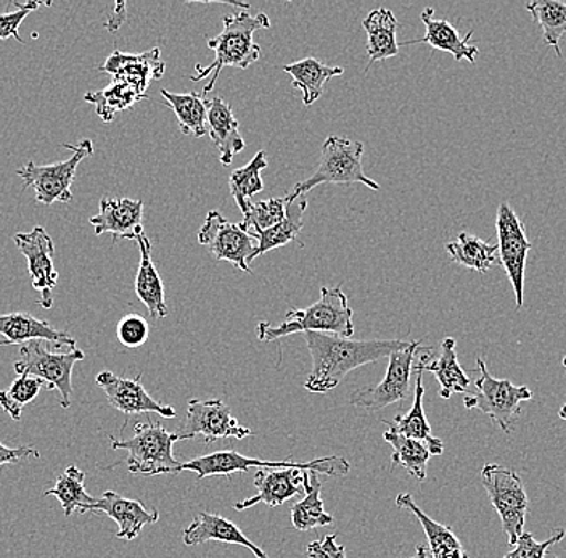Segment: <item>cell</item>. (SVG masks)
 Here are the masks:
<instances>
[{
  "label": "cell",
  "mask_w": 566,
  "mask_h": 558,
  "mask_svg": "<svg viewBox=\"0 0 566 558\" xmlns=\"http://www.w3.org/2000/svg\"><path fill=\"white\" fill-rule=\"evenodd\" d=\"M17 12H7L0 15V41H7V39H15V41L23 44V39L20 36V27L30 13L34 10L41 9L44 6H51V3L31 2L15 3Z\"/></svg>",
  "instance_id": "cell-44"
},
{
  "label": "cell",
  "mask_w": 566,
  "mask_h": 558,
  "mask_svg": "<svg viewBox=\"0 0 566 558\" xmlns=\"http://www.w3.org/2000/svg\"><path fill=\"white\" fill-rule=\"evenodd\" d=\"M495 231L499 239V257L515 293L516 309H522L525 302L526 257L533 245L526 236L522 219L516 217L509 203L499 204Z\"/></svg>",
  "instance_id": "cell-13"
},
{
  "label": "cell",
  "mask_w": 566,
  "mask_h": 558,
  "mask_svg": "<svg viewBox=\"0 0 566 558\" xmlns=\"http://www.w3.org/2000/svg\"><path fill=\"white\" fill-rule=\"evenodd\" d=\"M363 27L367 33V55H369L367 70L374 63L384 62V60L392 59V56L399 54L401 45L396 39L398 20H396L391 10L384 9V7L371 10L369 15L364 19Z\"/></svg>",
  "instance_id": "cell-28"
},
{
  "label": "cell",
  "mask_w": 566,
  "mask_h": 558,
  "mask_svg": "<svg viewBox=\"0 0 566 558\" xmlns=\"http://www.w3.org/2000/svg\"><path fill=\"white\" fill-rule=\"evenodd\" d=\"M446 252L460 266L484 274L493 267L497 260L499 249L497 245L484 242L480 236L460 232L454 242H449L446 245Z\"/></svg>",
  "instance_id": "cell-34"
},
{
  "label": "cell",
  "mask_w": 566,
  "mask_h": 558,
  "mask_svg": "<svg viewBox=\"0 0 566 558\" xmlns=\"http://www.w3.org/2000/svg\"><path fill=\"white\" fill-rule=\"evenodd\" d=\"M222 33L208 38L207 41L208 49L214 52V62L208 66H195L197 73L190 76L192 81H201L211 74L210 81L201 91V97H207L208 92L214 90L226 66L247 70L261 59V48L253 41V34L271 27V20L265 13H250L248 10L229 13L222 19Z\"/></svg>",
  "instance_id": "cell-2"
},
{
  "label": "cell",
  "mask_w": 566,
  "mask_h": 558,
  "mask_svg": "<svg viewBox=\"0 0 566 558\" xmlns=\"http://www.w3.org/2000/svg\"><path fill=\"white\" fill-rule=\"evenodd\" d=\"M18 250L27 257L28 272H30L31 284L35 292L41 293L39 305L44 309H51L53 306L52 289L59 282V272L53 266V254L55 245L51 235L44 228L38 225L31 232H21L13 236Z\"/></svg>",
  "instance_id": "cell-15"
},
{
  "label": "cell",
  "mask_w": 566,
  "mask_h": 558,
  "mask_svg": "<svg viewBox=\"0 0 566 558\" xmlns=\"http://www.w3.org/2000/svg\"><path fill=\"white\" fill-rule=\"evenodd\" d=\"M136 242L140 250L139 271H137L136 277L137 298L144 303L151 317L165 319L168 317L169 309L165 299V285H163L161 277L151 260L150 239L144 232L137 236Z\"/></svg>",
  "instance_id": "cell-25"
},
{
  "label": "cell",
  "mask_w": 566,
  "mask_h": 558,
  "mask_svg": "<svg viewBox=\"0 0 566 558\" xmlns=\"http://www.w3.org/2000/svg\"><path fill=\"white\" fill-rule=\"evenodd\" d=\"M306 556L310 558H346V549L345 546L336 543V535H328L307 544Z\"/></svg>",
  "instance_id": "cell-45"
},
{
  "label": "cell",
  "mask_w": 566,
  "mask_h": 558,
  "mask_svg": "<svg viewBox=\"0 0 566 558\" xmlns=\"http://www.w3.org/2000/svg\"><path fill=\"white\" fill-rule=\"evenodd\" d=\"M86 358L81 349H70L69 352H51L44 341L33 340L20 346V360L13 369L18 376H33L44 381L48 390L60 391V404L63 409L71 406L73 394V367Z\"/></svg>",
  "instance_id": "cell-10"
},
{
  "label": "cell",
  "mask_w": 566,
  "mask_h": 558,
  "mask_svg": "<svg viewBox=\"0 0 566 558\" xmlns=\"http://www.w3.org/2000/svg\"><path fill=\"white\" fill-rule=\"evenodd\" d=\"M28 457L39 459L41 454H39V451L34 450V448H9L0 443V467L6 464H20L23 459Z\"/></svg>",
  "instance_id": "cell-46"
},
{
  "label": "cell",
  "mask_w": 566,
  "mask_h": 558,
  "mask_svg": "<svg viewBox=\"0 0 566 558\" xmlns=\"http://www.w3.org/2000/svg\"><path fill=\"white\" fill-rule=\"evenodd\" d=\"M92 514H105L118 523L116 538L134 540L139 538L142 529L159 520L157 508H147L142 501L126 499L115 491H105L97 503L88 508Z\"/></svg>",
  "instance_id": "cell-18"
},
{
  "label": "cell",
  "mask_w": 566,
  "mask_h": 558,
  "mask_svg": "<svg viewBox=\"0 0 566 558\" xmlns=\"http://www.w3.org/2000/svg\"><path fill=\"white\" fill-rule=\"evenodd\" d=\"M101 72L112 74L113 80L124 81L142 94H147L151 81L161 80L166 72V63L163 62L161 51L158 48L142 54H124L122 51H115L105 60Z\"/></svg>",
  "instance_id": "cell-19"
},
{
  "label": "cell",
  "mask_w": 566,
  "mask_h": 558,
  "mask_svg": "<svg viewBox=\"0 0 566 558\" xmlns=\"http://www.w3.org/2000/svg\"><path fill=\"white\" fill-rule=\"evenodd\" d=\"M396 505L399 508L412 512L417 520L422 525L424 535H427L428 546H430L431 557L433 558H469V554L463 549L458 536L452 531L451 526L441 525L428 517L427 514L416 504L412 494L402 493L396 497Z\"/></svg>",
  "instance_id": "cell-27"
},
{
  "label": "cell",
  "mask_w": 566,
  "mask_h": 558,
  "mask_svg": "<svg viewBox=\"0 0 566 558\" xmlns=\"http://www.w3.org/2000/svg\"><path fill=\"white\" fill-rule=\"evenodd\" d=\"M180 441L192 440V438H205V443H214L224 438L245 440L253 432L247 427L240 425L239 420L232 415V411L221 399H190L187 406V419L182 429L177 432Z\"/></svg>",
  "instance_id": "cell-14"
},
{
  "label": "cell",
  "mask_w": 566,
  "mask_h": 558,
  "mask_svg": "<svg viewBox=\"0 0 566 558\" xmlns=\"http://www.w3.org/2000/svg\"><path fill=\"white\" fill-rule=\"evenodd\" d=\"M303 337L313 359V372L304 388L318 394L334 390L352 370L389 358L409 345L402 340H353L316 331H306Z\"/></svg>",
  "instance_id": "cell-1"
},
{
  "label": "cell",
  "mask_w": 566,
  "mask_h": 558,
  "mask_svg": "<svg viewBox=\"0 0 566 558\" xmlns=\"http://www.w3.org/2000/svg\"><path fill=\"white\" fill-rule=\"evenodd\" d=\"M384 438L395 450L391 455L392 467L399 465L410 476H413L417 482H424L427 480V464L430 461L431 454L422 441L407 438L405 434H399L392 429H388L384 433Z\"/></svg>",
  "instance_id": "cell-36"
},
{
  "label": "cell",
  "mask_w": 566,
  "mask_h": 558,
  "mask_svg": "<svg viewBox=\"0 0 566 558\" xmlns=\"http://www.w3.org/2000/svg\"><path fill=\"white\" fill-rule=\"evenodd\" d=\"M526 10L543 30L544 41L562 56L560 41L566 33V3L558 0H533L526 3Z\"/></svg>",
  "instance_id": "cell-38"
},
{
  "label": "cell",
  "mask_w": 566,
  "mask_h": 558,
  "mask_svg": "<svg viewBox=\"0 0 566 558\" xmlns=\"http://www.w3.org/2000/svg\"><path fill=\"white\" fill-rule=\"evenodd\" d=\"M142 373L136 379H123V377L115 376L109 370L98 373V387L104 390L109 406L116 411L123 412L126 415L155 414L165 417V419H176L177 412L171 406L161 404L157 399L151 398L145 390L144 385L140 383Z\"/></svg>",
  "instance_id": "cell-16"
},
{
  "label": "cell",
  "mask_w": 566,
  "mask_h": 558,
  "mask_svg": "<svg viewBox=\"0 0 566 558\" xmlns=\"http://www.w3.org/2000/svg\"><path fill=\"white\" fill-rule=\"evenodd\" d=\"M0 335L12 345L41 340L53 343L56 348L76 349V340L66 331L59 330L45 320L35 319L28 313L2 314L0 316Z\"/></svg>",
  "instance_id": "cell-23"
},
{
  "label": "cell",
  "mask_w": 566,
  "mask_h": 558,
  "mask_svg": "<svg viewBox=\"0 0 566 558\" xmlns=\"http://www.w3.org/2000/svg\"><path fill=\"white\" fill-rule=\"evenodd\" d=\"M562 364H564V367L566 369V356H565L564 360H562Z\"/></svg>",
  "instance_id": "cell-50"
},
{
  "label": "cell",
  "mask_w": 566,
  "mask_h": 558,
  "mask_svg": "<svg viewBox=\"0 0 566 558\" xmlns=\"http://www.w3.org/2000/svg\"><path fill=\"white\" fill-rule=\"evenodd\" d=\"M198 243L218 261H228L242 272H251L250 264L256 260L258 242L240 224H233L219 211L208 213L207 221L198 232Z\"/></svg>",
  "instance_id": "cell-12"
},
{
  "label": "cell",
  "mask_w": 566,
  "mask_h": 558,
  "mask_svg": "<svg viewBox=\"0 0 566 558\" xmlns=\"http://www.w3.org/2000/svg\"><path fill=\"white\" fill-rule=\"evenodd\" d=\"M42 387H45V383L38 377L18 376L9 390L0 391V408L13 420H20L24 406L34 401L35 397L41 393Z\"/></svg>",
  "instance_id": "cell-41"
},
{
  "label": "cell",
  "mask_w": 566,
  "mask_h": 558,
  "mask_svg": "<svg viewBox=\"0 0 566 558\" xmlns=\"http://www.w3.org/2000/svg\"><path fill=\"white\" fill-rule=\"evenodd\" d=\"M422 341H410L401 351L392 352L389 356L387 376L375 385V387L363 388L354 391L352 404L354 408L364 409V411H381L396 402H405L413 394L410 387V377L413 372V362H416L417 351H419Z\"/></svg>",
  "instance_id": "cell-11"
},
{
  "label": "cell",
  "mask_w": 566,
  "mask_h": 558,
  "mask_svg": "<svg viewBox=\"0 0 566 558\" xmlns=\"http://www.w3.org/2000/svg\"><path fill=\"white\" fill-rule=\"evenodd\" d=\"M304 499L292 507V523L298 531H311L318 526L334 523V515L327 514L321 497L322 482L316 472H303Z\"/></svg>",
  "instance_id": "cell-30"
},
{
  "label": "cell",
  "mask_w": 566,
  "mask_h": 558,
  "mask_svg": "<svg viewBox=\"0 0 566 558\" xmlns=\"http://www.w3.org/2000/svg\"><path fill=\"white\" fill-rule=\"evenodd\" d=\"M407 558H428V550L424 546H417L416 554Z\"/></svg>",
  "instance_id": "cell-47"
},
{
  "label": "cell",
  "mask_w": 566,
  "mask_h": 558,
  "mask_svg": "<svg viewBox=\"0 0 566 558\" xmlns=\"http://www.w3.org/2000/svg\"><path fill=\"white\" fill-rule=\"evenodd\" d=\"M86 473L77 468L76 465H70L65 472L56 480L52 489L45 491L44 496H53L62 504L63 512L66 517H71L74 512L77 514H87L97 499L88 496L86 487H84Z\"/></svg>",
  "instance_id": "cell-35"
},
{
  "label": "cell",
  "mask_w": 566,
  "mask_h": 558,
  "mask_svg": "<svg viewBox=\"0 0 566 558\" xmlns=\"http://www.w3.org/2000/svg\"><path fill=\"white\" fill-rule=\"evenodd\" d=\"M424 370L437 377L442 399H449L454 393H465L469 390L470 379L465 370L460 367L454 338L448 337L442 340L440 358L427 364Z\"/></svg>",
  "instance_id": "cell-33"
},
{
  "label": "cell",
  "mask_w": 566,
  "mask_h": 558,
  "mask_svg": "<svg viewBox=\"0 0 566 558\" xmlns=\"http://www.w3.org/2000/svg\"><path fill=\"white\" fill-rule=\"evenodd\" d=\"M116 337L126 348H140L150 337V325L140 314H127L116 325Z\"/></svg>",
  "instance_id": "cell-43"
},
{
  "label": "cell",
  "mask_w": 566,
  "mask_h": 558,
  "mask_svg": "<svg viewBox=\"0 0 566 558\" xmlns=\"http://www.w3.org/2000/svg\"><path fill=\"white\" fill-rule=\"evenodd\" d=\"M420 19H422L424 24V36L402 42L399 45L428 44L430 48L437 49V51L448 52L458 62L467 60V62L476 63L478 48L470 44L473 31L467 33L465 38L460 36L454 24L446 20L434 19V10L431 7L423 10Z\"/></svg>",
  "instance_id": "cell-21"
},
{
  "label": "cell",
  "mask_w": 566,
  "mask_h": 558,
  "mask_svg": "<svg viewBox=\"0 0 566 558\" xmlns=\"http://www.w3.org/2000/svg\"><path fill=\"white\" fill-rule=\"evenodd\" d=\"M176 441H180L179 434L168 432L161 423H137L133 436H112V448L127 451V468L134 475H177L180 462L172 454Z\"/></svg>",
  "instance_id": "cell-5"
},
{
  "label": "cell",
  "mask_w": 566,
  "mask_h": 558,
  "mask_svg": "<svg viewBox=\"0 0 566 558\" xmlns=\"http://www.w3.org/2000/svg\"><path fill=\"white\" fill-rule=\"evenodd\" d=\"M307 208L306 196H301L295 200H286V214L282 222L260 234H251L258 242L256 257L271 252V250L281 249L289 243L296 242V236L303 231L304 211Z\"/></svg>",
  "instance_id": "cell-32"
},
{
  "label": "cell",
  "mask_w": 566,
  "mask_h": 558,
  "mask_svg": "<svg viewBox=\"0 0 566 558\" xmlns=\"http://www.w3.org/2000/svg\"><path fill=\"white\" fill-rule=\"evenodd\" d=\"M265 168H268V160H265V151L261 150L247 166L235 169L229 176L230 193L243 214L247 213L251 199L264 190L261 172Z\"/></svg>",
  "instance_id": "cell-39"
},
{
  "label": "cell",
  "mask_w": 566,
  "mask_h": 558,
  "mask_svg": "<svg viewBox=\"0 0 566 558\" xmlns=\"http://www.w3.org/2000/svg\"><path fill=\"white\" fill-rule=\"evenodd\" d=\"M208 133L224 166H229L237 154L245 150L247 144L240 134L239 122L233 116L232 107L222 97L208 102Z\"/></svg>",
  "instance_id": "cell-24"
},
{
  "label": "cell",
  "mask_w": 566,
  "mask_h": 558,
  "mask_svg": "<svg viewBox=\"0 0 566 558\" xmlns=\"http://www.w3.org/2000/svg\"><path fill=\"white\" fill-rule=\"evenodd\" d=\"M182 539L186 546H198V544L210 543V540L237 544V546L247 547L256 558H269L268 554H265L261 547L251 543V540L243 535L242 529H240L235 523L218 514H207V512H203V514L198 515V517L184 529Z\"/></svg>",
  "instance_id": "cell-22"
},
{
  "label": "cell",
  "mask_w": 566,
  "mask_h": 558,
  "mask_svg": "<svg viewBox=\"0 0 566 558\" xmlns=\"http://www.w3.org/2000/svg\"><path fill=\"white\" fill-rule=\"evenodd\" d=\"M256 496L235 503L233 508L239 512L248 510L258 504L279 507L292 497L304 493L303 470L300 468H260L254 475Z\"/></svg>",
  "instance_id": "cell-20"
},
{
  "label": "cell",
  "mask_w": 566,
  "mask_h": 558,
  "mask_svg": "<svg viewBox=\"0 0 566 558\" xmlns=\"http://www.w3.org/2000/svg\"><path fill=\"white\" fill-rule=\"evenodd\" d=\"M353 316L348 296L345 295L342 287H322L321 298L317 303L306 309L293 307L281 325L274 327L265 320L258 324V338L261 341H275L279 338L289 337V335L306 334V331L353 338Z\"/></svg>",
  "instance_id": "cell-3"
},
{
  "label": "cell",
  "mask_w": 566,
  "mask_h": 558,
  "mask_svg": "<svg viewBox=\"0 0 566 558\" xmlns=\"http://www.w3.org/2000/svg\"><path fill=\"white\" fill-rule=\"evenodd\" d=\"M147 98V94H142L130 84L113 80L108 87L87 94L84 101L95 105V112L101 116L102 122L109 123L115 119L116 113L134 107Z\"/></svg>",
  "instance_id": "cell-37"
},
{
  "label": "cell",
  "mask_w": 566,
  "mask_h": 558,
  "mask_svg": "<svg viewBox=\"0 0 566 558\" xmlns=\"http://www.w3.org/2000/svg\"><path fill=\"white\" fill-rule=\"evenodd\" d=\"M565 536L566 531L562 528L554 533V536H551V538L539 543V540L534 539L531 533H523L518 540H516L515 546H513V550L505 554L502 558H546L547 550L555 546V544L564 540Z\"/></svg>",
  "instance_id": "cell-42"
},
{
  "label": "cell",
  "mask_w": 566,
  "mask_h": 558,
  "mask_svg": "<svg viewBox=\"0 0 566 558\" xmlns=\"http://www.w3.org/2000/svg\"><path fill=\"white\" fill-rule=\"evenodd\" d=\"M481 483L501 518L507 543L515 546L516 540L525 533L523 528L530 505L522 476L515 470L499 464H486L481 470Z\"/></svg>",
  "instance_id": "cell-9"
},
{
  "label": "cell",
  "mask_w": 566,
  "mask_h": 558,
  "mask_svg": "<svg viewBox=\"0 0 566 558\" xmlns=\"http://www.w3.org/2000/svg\"><path fill=\"white\" fill-rule=\"evenodd\" d=\"M251 467L256 468H300L303 472L325 473L328 476H346L352 470V464L345 457L331 455V457L316 459L311 462L293 461H263V459L245 457L235 451L212 452V454L201 455L189 462H180L177 473L193 472L198 480L208 478V476H229L235 472H248Z\"/></svg>",
  "instance_id": "cell-6"
},
{
  "label": "cell",
  "mask_w": 566,
  "mask_h": 558,
  "mask_svg": "<svg viewBox=\"0 0 566 558\" xmlns=\"http://www.w3.org/2000/svg\"><path fill=\"white\" fill-rule=\"evenodd\" d=\"M417 383L413 390L412 408L405 415H398L395 420H384V423L389 425V429L395 430L399 434H405L412 440L422 441L424 446L428 448L431 455H441L444 452V443L440 438L433 436L431 433L430 423H428L427 415H424L423 398V370H416Z\"/></svg>",
  "instance_id": "cell-26"
},
{
  "label": "cell",
  "mask_w": 566,
  "mask_h": 558,
  "mask_svg": "<svg viewBox=\"0 0 566 558\" xmlns=\"http://www.w3.org/2000/svg\"><path fill=\"white\" fill-rule=\"evenodd\" d=\"M476 393L463 399L467 409H478L493 420L502 432L511 434L516 419L522 414L523 402L533 399V393L525 385H513L511 380L494 379L488 370L483 358L476 359Z\"/></svg>",
  "instance_id": "cell-7"
},
{
  "label": "cell",
  "mask_w": 566,
  "mask_h": 558,
  "mask_svg": "<svg viewBox=\"0 0 566 558\" xmlns=\"http://www.w3.org/2000/svg\"><path fill=\"white\" fill-rule=\"evenodd\" d=\"M166 105L175 112L180 133L186 136L200 137L208 133V101L197 92L175 94L168 90L161 91Z\"/></svg>",
  "instance_id": "cell-31"
},
{
  "label": "cell",
  "mask_w": 566,
  "mask_h": 558,
  "mask_svg": "<svg viewBox=\"0 0 566 558\" xmlns=\"http://www.w3.org/2000/svg\"><path fill=\"white\" fill-rule=\"evenodd\" d=\"M95 235H112L113 245L119 240H136L144 234V201L102 199L101 213L88 219Z\"/></svg>",
  "instance_id": "cell-17"
},
{
  "label": "cell",
  "mask_w": 566,
  "mask_h": 558,
  "mask_svg": "<svg viewBox=\"0 0 566 558\" xmlns=\"http://www.w3.org/2000/svg\"><path fill=\"white\" fill-rule=\"evenodd\" d=\"M558 415H560L562 420H566V402L564 406H562L560 412H558Z\"/></svg>",
  "instance_id": "cell-48"
},
{
  "label": "cell",
  "mask_w": 566,
  "mask_h": 558,
  "mask_svg": "<svg viewBox=\"0 0 566 558\" xmlns=\"http://www.w3.org/2000/svg\"><path fill=\"white\" fill-rule=\"evenodd\" d=\"M286 214V199H269L264 201H250L243 221L240 222L243 229L250 234H260L274 228L283 221Z\"/></svg>",
  "instance_id": "cell-40"
},
{
  "label": "cell",
  "mask_w": 566,
  "mask_h": 558,
  "mask_svg": "<svg viewBox=\"0 0 566 558\" xmlns=\"http://www.w3.org/2000/svg\"><path fill=\"white\" fill-rule=\"evenodd\" d=\"M73 151L69 160L53 162V165L38 166L30 161L18 169L17 175L23 180L24 189H34L35 201L51 207L53 203H70L73 200L74 178H76L77 166L94 154L92 140L84 139L76 145H63Z\"/></svg>",
  "instance_id": "cell-8"
},
{
  "label": "cell",
  "mask_w": 566,
  "mask_h": 558,
  "mask_svg": "<svg viewBox=\"0 0 566 558\" xmlns=\"http://www.w3.org/2000/svg\"><path fill=\"white\" fill-rule=\"evenodd\" d=\"M363 157V143L338 136L327 137L322 145V157L316 172L296 183L285 199H298L322 183H363L371 190H380V183L364 172Z\"/></svg>",
  "instance_id": "cell-4"
},
{
  "label": "cell",
  "mask_w": 566,
  "mask_h": 558,
  "mask_svg": "<svg viewBox=\"0 0 566 558\" xmlns=\"http://www.w3.org/2000/svg\"><path fill=\"white\" fill-rule=\"evenodd\" d=\"M0 346H12V343L7 340H0Z\"/></svg>",
  "instance_id": "cell-49"
},
{
  "label": "cell",
  "mask_w": 566,
  "mask_h": 558,
  "mask_svg": "<svg viewBox=\"0 0 566 558\" xmlns=\"http://www.w3.org/2000/svg\"><path fill=\"white\" fill-rule=\"evenodd\" d=\"M282 72L292 76L293 87L301 91L303 104L311 107L324 94L325 84L332 77L342 76L345 70L339 69V66L325 65V63L310 56V59L282 66Z\"/></svg>",
  "instance_id": "cell-29"
}]
</instances>
